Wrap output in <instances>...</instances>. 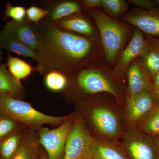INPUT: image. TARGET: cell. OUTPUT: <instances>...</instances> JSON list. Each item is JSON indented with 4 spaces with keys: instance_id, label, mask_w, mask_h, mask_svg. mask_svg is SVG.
I'll list each match as a JSON object with an SVG mask.
<instances>
[{
    "instance_id": "21",
    "label": "cell",
    "mask_w": 159,
    "mask_h": 159,
    "mask_svg": "<svg viewBox=\"0 0 159 159\" xmlns=\"http://www.w3.org/2000/svg\"><path fill=\"white\" fill-rule=\"evenodd\" d=\"M152 138L159 136V103H155L136 127Z\"/></svg>"
},
{
    "instance_id": "15",
    "label": "cell",
    "mask_w": 159,
    "mask_h": 159,
    "mask_svg": "<svg viewBox=\"0 0 159 159\" xmlns=\"http://www.w3.org/2000/svg\"><path fill=\"white\" fill-rule=\"evenodd\" d=\"M27 18L22 22L11 20L3 26V29L9 31L16 39L34 51H37L38 39L34 26ZM37 52V51H36Z\"/></svg>"
},
{
    "instance_id": "13",
    "label": "cell",
    "mask_w": 159,
    "mask_h": 159,
    "mask_svg": "<svg viewBox=\"0 0 159 159\" xmlns=\"http://www.w3.org/2000/svg\"><path fill=\"white\" fill-rule=\"evenodd\" d=\"M93 138L90 159H128L120 141Z\"/></svg>"
},
{
    "instance_id": "32",
    "label": "cell",
    "mask_w": 159,
    "mask_h": 159,
    "mask_svg": "<svg viewBox=\"0 0 159 159\" xmlns=\"http://www.w3.org/2000/svg\"><path fill=\"white\" fill-rule=\"evenodd\" d=\"M153 87V90L152 94L159 90V71L154 77Z\"/></svg>"
},
{
    "instance_id": "28",
    "label": "cell",
    "mask_w": 159,
    "mask_h": 159,
    "mask_svg": "<svg viewBox=\"0 0 159 159\" xmlns=\"http://www.w3.org/2000/svg\"><path fill=\"white\" fill-rule=\"evenodd\" d=\"M49 13V10L31 6L26 10V18L29 21L38 25L42 20Z\"/></svg>"
},
{
    "instance_id": "19",
    "label": "cell",
    "mask_w": 159,
    "mask_h": 159,
    "mask_svg": "<svg viewBox=\"0 0 159 159\" xmlns=\"http://www.w3.org/2000/svg\"><path fill=\"white\" fill-rule=\"evenodd\" d=\"M83 8L78 2L73 1H65L60 2L53 6L49 11L48 21L55 23L60 20L74 15L82 12Z\"/></svg>"
},
{
    "instance_id": "23",
    "label": "cell",
    "mask_w": 159,
    "mask_h": 159,
    "mask_svg": "<svg viewBox=\"0 0 159 159\" xmlns=\"http://www.w3.org/2000/svg\"><path fill=\"white\" fill-rule=\"evenodd\" d=\"M7 66L10 74L18 80L25 79L35 71V68L18 57L8 56Z\"/></svg>"
},
{
    "instance_id": "34",
    "label": "cell",
    "mask_w": 159,
    "mask_h": 159,
    "mask_svg": "<svg viewBox=\"0 0 159 159\" xmlns=\"http://www.w3.org/2000/svg\"><path fill=\"white\" fill-rule=\"evenodd\" d=\"M153 139L156 146L158 154L159 157V136L157 137V138H153Z\"/></svg>"
},
{
    "instance_id": "33",
    "label": "cell",
    "mask_w": 159,
    "mask_h": 159,
    "mask_svg": "<svg viewBox=\"0 0 159 159\" xmlns=\"http://www.w3.org/2000/svg\"><path fill=\"white\" fill-rule=\"evenodd\" d=\"M154 101L155 103H159V90L152 94Z\"/></svg>"
},
{
    "instance_id": "35",
    "label": "cell",
    "mask_w": 159,
    "mask_h": 159,
    "mask_svg": "<svg viewBox=\"0 0 159 159\" xmlns=\"http://www.w3.org/2000/svg\"><path fill=\"white\" fill-rule=\"evenodd\" d=\"M41 159H48L47 154H46L45 151H43L42 155L41 158Z\"/></svg>"
},
{
    "instance_id": "16",
    "label": "cell",
    "mask_w": 159,
    "mask_h": 159,
    "mask_svg": "<svg viewBox=\"0 0 159 159\" xmlns=\"http://www.w3.org/2000/svg\"><path fill=\"white\" fill-rule=\"evenodd\" d=\"M43 151L37 132L28 129L23 137L19 149L12 159H41Z\"/></svg>"
},
{
    "instance_id": "14",
    "label": "cell",
    "mask_w": 159,
    "mask_h": 159,
    "mask_svg": "<svg viewBox=\"0 0 159 159\" xmlns=\"http://www.w3.org/2000/svg\"><path fill=\"white\" fill-rule=\"evenodd\" d=\"M54 24L59 29L65 31L87 37H99L95 27L82 13L65 18Z\"/></svg>"
},
{
    "instance_id": "25",
    "label": "cell",
    "mask_w": 159,
    "mask_h": 159,
    "mask_svg": "<svg viewBox=\"0 0 159 159\" xmlns=\"http://www.w3.org/2000/svg\"><path fill=\"white\" fill-rule=\"evenodd\" d=\"M101 7L106 14L115 19L124 16L129 9L125 0H102Z\"/></svg>"
},
{
    "instance_id": "8",
    "label": "cell",
    "mask_w": 159,
    "mask_h": 159,
    "mask_svg": "<svg viewBox=\"0 0 159 159\" xmlns=\"http://www.w3.org/2000/svg\"><path fill=\"white\" fill-rule=\"evenodd\" d=\"M120 142L128 159H159L153 138L136 127L124 130Z\"/></svg>"
},
{
    "instance_id": "6",
    "label": "cell",
    "mask_w": 159,
    "mask_h": 159,
    "mask_svg": "<svg viewBox=\"0 0 159 159\" xmlns=\"http://www.w3.org/2000/svg\"><path fill=\"white\" fill-rule=\"evenodd\" d=\"M65 148L63 159H90L94 138L77 112Z\"/></svg>"
},
{
    "instance_id": "29",
    "label": "cell",
    "mask_w": 159,
    "mask_h": 159,
    "mask_svg": "<svg viewBox=\"0 0 159 159\" xmlns=\"http://www.w3.org/2000/svg\"><path fill=\"white\" fill-rule=\"evenodd\" d=\"M129 2L136 7H139V9L144 10H156L158 9L159 6L156 1L151 0H129Z\"/></svg>"
},
{
    "instance_id": "31",
    "label": "cell",
    "mask_w": 159,
    "mask_h": 159,
    "mask_svg": "<svg viewBox=\"0 0 159 159\" xmlns=\"http://www.w3.org/2000/svg\"><path fill=\"white\" fill-rule=\"evenodd\" d=\"M145 39L148 45L159 51V38H158L147 37Z\"/></svg>"
},
{
    "instance_id": "22",
    "label": "cell",
    "mask_w": 159,
    "mask_h": 159,
    "mask_svg": "<svg viewBox=\"0 0 159 159\" xmlns=\"http://www.w3.org/2000/svg\"><path fill=\"white\" fill-rule=\"evenodd\" d=\"M139 58L146 74L153 82L154 77L159 71V51L148 45Z\"/></svg>"
},
{
    "instance_id": "37",
    "label": "cell",
    "mask_w": 159,
    "mask_h": 159,
    "mask_svg": "<svg viewBox=\"0 0 159 159\" xmlns=\"http://www.w3.org/2000/svg\"><path fill=\"white\" fill-rule=\"evenodd\" d=\"M156 2L157 4H158V5L159 6V0H156V1H155Z\"/></svg>"
},
{
    "instance_id": "36",
    "label": "cell",
    "mask_w": 159,
    "mask_h": 159,
    "mask_svg": "<svg viewBox=\"0 0 159 159\" xmlns=\"http://www.w3.org/2000/svg\"><path fill=\"white\" fill-rule=\"evenodd\" d=\"M1 30L0 29V31H1ZM2 47L1 46V44H0V62H1V61H2Z\"/></svg>"
},
{
    "instance_id": "17",
    "label": "cell",
    "mask_w": 159,
    "mask_h": 159,
    "mask_svg": "<svg viewBox=\"0 0 159 159\" xmlns=\"http://www.w3.org/2000/svg\"><path fill=\"white\" fill-rule=\"evenodd\" d=\"M0 94H6L17 99L25 96V88L20 80L15 78L6 68L0 63Z\"/></svg>"
},
{
    "instance_id": "26",
    "label": "cell",
    "mask_w": 159,
    "mask_h": 159,
    "mask_svg": "<svg viewBox=\"0 0 159 159\" xmlns=\"http://www.w3.org/2000/svg\"><path fill=\"white\" fill-rule=\"evenodd\" d=\"M2 114L0 116V141L18 131L20 126H24L8 115Z\"/></svg>"
},
{
    "instance_id": "24",
    "label": "cell",
    "mask_w": 159,
    "mask_h": 159,
    "mask_svg": "<svg viewBox=\"0 0 159 159\" xmlns=\"http://www.w3.org/2000/svg\"><path fill=\"white\" fill-rule=\"evenodd\" d=\"M44 77L46 88L53 92L66 90L70 83V80L66 76L57 71L49 72Z\"/></svg>"
},
{
    "instance_id": "2",
    "label": "cell",
    "mask_w": 159,
    "mask_h": 159,
    "mask_svg": "<svg viewBox=\"0 0 159 159\" xmlns=\"http://www.w3.org/2000/svg\"><path fill=\"white\" fill-rule=\"evenodd\" d=\"M72 101L93 136L120 141L124 132L122 107L112 95L102 93Z\"/></svg>"
},
{
    "instance_id": "20",
    "label": "cell",
    "mask_w": 159,
    "mask_h": 159,
    "mask_svg": "<svg viewBox=\"0 0 159 159\" xmlns=\"http://www.w3.org/2000/svg\"><path fill=\"white\" fill-rule=\"evenodd\" d=\"M28 129L18 131L0 141V159H12L19 149L23 137Z\"/></svg>"
},
{
    "instance_id": "30",
    "label": "cell",
    "mask_w": 159,
    "mask_h": 159,
    "mask_svg": "<svg viewBox=\"0 0 159 159\" xmlns=\"http://www.w3.org/2000/svg\"><path fill=\"white\" fill-rule=\"evenodd\" d=\"M80 2L84 10L101 7L102 0H83Z\"/></svg>"
},
{
    "instance_id": "1",
    "label": "cell",
    "mask_w": 159,
    "mask_h": 159,
    "mask_svg": "<svg viewBox=\"0 0 159 159\" xmlns=\"http://www.w3.org/2000/svg\"><path fill=\"white\" fill-rule=\"evenodd\" d=\"M34 25L38 39V65L34 68L43 77L57 71L70 81L77 72L104 56L99 37L62 30L47 20Z\"/></svg>"
},
{
    "instance_id": "18",
    "label": "cell",
    "mask_w": 159,
    "mask_h": 159,
    "mask_svg": "<svg viewBox=\"0 0 159 159\" xmlns=\"http://www.w3.org/2000/svg\"><path fill=\"white\" fill-rule=\"evenodd\" d=\"M0 44L2 49L21 56L31 57L37 62L38 57L36 51L25 45L10 32L3 29L0 31Z\"/></svg>"
},
{
    "instance_id": "11",
    "label": "cell",
    "mask_w": 159,
    "mask_h": 159,
    "mask_svg": "<svg viewBox=\"0 0 159 159\" xmlns=\"http://www.w3.org/2000/svg\"><path fill=\"white\" fill-rule=\"evenodd\" d=\"M121 20L135 26L148 37H159V8L151 11L136 8L124 14Z\"/></svg>"
},
{
    "instance_id": "12",
    "label": "cell",
    "mask_w": 159,
    "mask_h": 159,
    "mask_svg": "<svg viewBox=\"0 0 159 159\" xmlns=\"http://www.w3.org/2000/svg\"><path fill=\"white\" fill-rule=\"evenodd\" d=\"M127 97L144 92H153V82L146 74L139 57L131 63L126 72Z\"/></svg>"
},
{
    "instance_id": "10",
    "label": "cell",
    "mask_w": 159,
    "mask_h": 159,
    "mask_svg": "<svg viewBox=\"0 0 159 159\" xmlns=\"http://www.w3.org/2000/svg\"><path fill=\"white\" fill-rule=\"evenodd\" d=\"M148 44L141 30L135 28L130 41L121 51L112 69L114 74L122 80L131 63L143 54Z\"/></svg>"
},
{
    "instance_id": "5",
    "label": "cell",
    "mask_w": 159,
    "mask_h": 159,
    "mask_svg": "<svg viewBox=\"0 0 159 159\" xmlns=\"http://www.w3.org/2000/svg\"><path fill=\"white\" fill-rule=\"evenodd\" d=\"M0 112L36 132L45 124L59 126L71 116V114L61 117L46 115L35 109L29 102L6 94H0Z\"/></svg>"
},
{
    "instance_id": "3",
    "label": "cell",
    "mask_w": 159,
    "mask_h": 159,
    "mask_svg": "<svg viewBox=\"0 0 159 159\" xmlns=\"http://www.w3.org/2000/svg\"><path fill=\"white\" fill-rule=\"evenodd\" d=\"M66 91L71 101L79 97L109 94L122 107L127 97V86L124 80L114 74L102 59L77 72Z\"/></svg>"
},
{
    "instance_id": "27",
    "label": "cell",
    "mask_w": 159,
    "mask_h": 159,
    "mask_svg": "<svg viewBox=\"0 0 159 159\" xmlns=\"http://www.w3.org/2000/svg\"><path fill=\"white\" fill-rule=\"evenodd\" d=\"M9 18L17 22H22L26 18V10L23 6H13L8 2L6 4L3 20Z\"/></svg>"
},
{
    "instance_id": "4",
    "label": "cell",
    "mask_w": 159,
    "mask_h": 159,
    "mask_svg": "<svg viewBox=\"0 0 159 159\" xmlns=\"http://www.w3.org/2000/svg\"><path fill=\"white\" fill-rule=\"evenodd\" d=\"M90 13L99 31L106 63L114 66L129 37L130 26L110 17L98 8L90 9Z\"/></svg>"
},
{
    "instance_id": "9",
    "label": "cell",
    "mask_w": 159,
    "mask_h": 159,
    "mask_svg": "<svg viewBox=\"0 0 159 159\" xmlns=\"http://www.w3.org/2000/svg\"><path fill=\"white\" fill-rule=\"evenodd\" d=\"M152 94L144 92L127 97L122 107L124 130L136 127L154 106Z\"/></svg>"
},
{
    "instance_id": "7",
    "label": "cell",
    "mask_w": 159,
    "mask_h": 159,
    "mask_svg": "<svg viewBox=\"0 0 159 159\" xmlns=\"http://www.w3.org/2000/svg\"><path fill=\"white\" fill-rule=\"evenodd\" d=\"M74 113L54 129L43 127L38 131L39 141L48 159H63L66 143L74 125Z\"/></svg>"
}]
</instances>
